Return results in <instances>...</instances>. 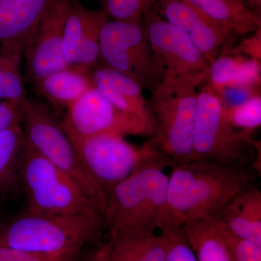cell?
Here are the masks:
<instances>
[{
	"label": "cell",
	"mask_w": 261,
	"mask_h": 261,
	"mask_svg": "<svg viewBox=\"0 0 261 261\" xmlns=\"http://www.w3.org/2000/svg\"><path fill=\"white\" fill-rule=\"evenodd\" d=\"M260 61L228 51L210 65L205 81L216 92L231 85L260 87Z\"/></svg>",
	"instance_id": "obj_21"
},
{
	"label": "cell",
	"mask_w": 261,
	"mask_h": 261,
	"mask_svg": "<svg viewBox=\"0 0 261 261\" xmlns=\"http://www.w3.org/2000/svg\"><path fill=\"white\" fill-rule=\"evenodd\" d=\"M234 54L240 55L260 61L261 60V28L252 33V35L240 41L237 47L233 46L228 50Z\"/></svg>",
	"instance_id": "obj_32"
},
{
	"label": "cell",
	"mask_w": 261,
	"mask_h": 261,
	"mask_svg": "<svg viewBox=\"0 0 261 261\" xmlns=\"http://www.w3.org/2000/svg\"><path fill=\"white\" fill-rule=\"evenodd\" d=\"M22 109L20 104L3 100L0 103V133L22 125Z\"/></svg>",
	"instance_id": "obj_31"
},
{
	"label": "cell",
	"mask_w": 261,
	"mask_h": 261,
	"mask_svg": "<svg viewBox=\"0 0 261 261\" xmlns=\"http://www.w3.org/2000/svg\"><path fill=\"white\" fill-rule=\"evenodd\" d=\"M92 84L118 109L140 120L155 137L157 125L143 89L135 81L106 65L98 64L90 70Z\"/></svg>",
	"instance_id": "obj_15"
},
{
	"label": "cell",
	"mask_w": 261,
	"mask_h": 261,
	"mask_svg": "<svg viewBox=\"0 0 261 261\" xmlns=\"http://www.w3.org/2000/svg\"><path fill=\"white\" fill-rule=\"evenodd\" d=\"M191 160L253 168L256 142L252 134L228 122L219 95L205 80L200 84Z\"/></svg>",
	"instance_id": "obj_4"
},
{
	"label": "cell",
	"mask_w": 261,
	"mask_h": 261,
	"mask_svg": "<svg viewBox=\"0 0 261 261\" xmlns=\"http://www.w3.org/2000/svg\"><path fill=\"white\" fill-rule=\"evenodd\" d=\"M217 222L231 261H261L260 246L237 236L220 224L219 221Z\"/></svg>",
	"instance_id": "obj_27"
},
{
	"label": "cell",
	"mask_w": 261,
	"mask_h": 261,
	"mask_svg": "<svg viewBox=\"0 0 261 261\" xmlns=\"http://www.w3.org/2000/svg\"><path fill=\"white\" fill-rule=\"evenodd\" d=\"M176 165L166 157L146 163L108 194L105 219L111 234L155 232L167 199L165 168Z\"/></svg>",
	"instance_id": "obj_3"
},
{
	"label": "cell",
	"mask_w": 261,
	"mask_h": 261,
	"mask_svg": "<svg viewBox=\"0 0 261 261\" xmlns=\"http://www.w3.org/2000/svg\"><path fill=\"white\" fill-rule=\"evenodd\" d=\"M171 168L159 230L180 228L190 221L212 217L255 179L252 168L214 161L190 160Z\"/></svg>",
	"instance_id": "obj_1"
},
{
	"label": "cell",
	"mask_w": 261,
	"mask_h": 261,
	"mask_svg": "<svg viewBox=\"0 0 261 261\" xmlns=\"http://www.w3.org/2000/svg\"><path fill=\"white\" fill-rule=\"evenodd\" d=\"M237 236L261 247V192L250 185L212 216Z\"/></svg>",
	"instance_id": "obj_17"
},
{
	"label": "cell",
	"mask_w": 261,
	"mask_h": 261,
	"mask_svg": "<svg viewBox=\"0 0 261 261\" xmlns=\"http://www.w3.org/2000/svg\"><path fill=\"white\" fill-rule=\"evenodd\" d=\"M2 101H3V100H2V99H0V103H1V102H2Z\"/></svg>",
	"instance_id": "obj_35"
},
{
	"label": "cell",
	"mask_w": 261,
	"mask_h": 261,
	"mask_svg": "<svg viewBox=\"0 0 261 261\" xmlns=\"http://www.w3.org/2000/svg\"><path fill=\"white\" fill-rule=\"evenodd\" d=\"M160 231L167 240V261H198L181 228Z\"/></svg>",
	"instance_id": "obj_28"
},
{
	"label": "cell",
	"mask_w": 261,
	"mask_h": 261,
	"mask_svg": "<svg viewBox=\"0 0 261 261\" xmlns=\"http://www.w3.org/2000/svg\"><path fill=\"white\" fill-rule=\"evenodd\" d=\"M22 56L0 49V99L20 104L27 97L20 72Z\"/></svg>",
	"instance_id": "obj_24"
},
{
	"label": "cell",
	"mask_w": 261,
	"mask_h": 261,
	"mask_svg": "<svg viewBox=\"0 0 261 261\" xmlns=\"http://www.w3.org/2000/svg\"><path fill=\"white\" fill-rule=\"evenodd\" d=\"M87 261H113L107 243L103 244L92 252Z\"/></svg>",
	"instance_id": "obj_33"
},
{
	"label": "cell",
	"mask_w": 261,
	"mask_h": 261,
	"mask_svg": "<svg viewBox=\"0 0 261 261\" xmlns=\"http://www.w3.org/2000/svg\"><path fill=\"white\" fill-rule=\"evenodd\" d=\"M197 87L181 80H163L151 92L149 104L157 125L152 140L159 150L176 164L192 159Z\"/></svg>",
	"instance_id": "obj_6"
},
{
	"label": "cell",
	"mask_w": 261,
	"mask_h": 261,
	"mask_svg": "<svg viewBox=\"0 0 261 261\" xmlns=\"http://www.w3.org/2000/svg\"><path fill=\"white\" fill-rule=\"evenodd\" d=\"M108 20L104 10L87 9L79 0H72L63 32V53L68 65L91 70L100 63L99 38Z\"/></svg>",
	"instance_id": "obj_14"
},
{
	"label": "cell",
	"mask_w": 261,
	"mask_h": 261,
	"mask_svg": "<svg viewBox=\"0 0 261 261\" xmlns=\"http://www.w3.org/2000/svg\"><path fill=\"white\" fill-rule=\"evenodd\" d=\"M228 122L236 129L253 134L261 125V96H254L235 107L225 108Z\"/></svg>",
	"instance_id": "obj_25"
},
{
	"label": "cell",
	"mask_w": 261,
	"mask_h": 261,
	"mask_svg": "<svg viewBox=\"0 0 261 261\" xmlns=\"http://www.w3.org/2000/svg\"><path fill=\"white\" fill-rule=\"evenodd\" d=\"M25 144L22 125L0 133V200L20 190V168Z\"/></svg>",
	"instance_id": "obj_22"
},
{
	"label": "cell",
	"mask_w": 261,
	"mask_h": 261,
	"mask_svg": "<svg viewBox=\"0 0 261 261\" xmlns=\"http://www.w3.org/2000/svg\"><path fill=\"white\" fill-rule=\"evenodd\" d=\"M78 256L40 253L0 245V261H76Z\"/></svg>",
	"instance_id": "obj_29"
},
{
	"label": "cell",
	"mask_w": 261,
	"mask_h": 261,
	"mask_svg": "<svg viewBox=\"0 0 261 261\" xmlns=\"http://www.w3.org/2000/svg\"><path fill=\"white\" fill-rule=\"evenodd\" d=\"M25 138L38 152L68 174L98 210L106 214L108 198L84 168L69 137L44 105L28 97L20 103Z\"/></svg>",
	"instance_id": "obj_7"
},
{
	"label": "cell",
	"mask_w": 261,
	"mask_h": 261,
	"mask_svg": "<svg viewBox=\"0 0 261 261\" xmlns=\"http://www.w3.org/2000/svg\"><path fill=\"white\" fill-rule=\"evenodd\" d=\"M207 18L238 37L261 28L260 15L249 10L240 0H186Z\"/></svg>",
	"instance_id": "obj_20"
},
{
	"label": "cell",
	"mask_w": 261,
	"mask_h": 261,
	"mask_svg": "<svg viewBox=\"0 0 261 261\" xmlns=\"http://www.w3.org/2000/svg\"><path fill=\"white\" fill-rule=\"evenodd\" d=\"M72 0H56L27 39L25 70L33 84L68 66L63 53V32Z\"/></svg>",
	"instance_id": "obj_12"
},
{
	"label": "cell",
	"mask_w": 261,
	"mask_h": 261,
	"mask_svg": "<svg viewBox=\"0 0 261 261\" xmlns=\"http://www.w3.org/2000/svg\"><path fill=\"white\" fill-rule=\"evenodd\" d=\"M249 10L260 15L261 0H240Z\"/></svg>",
	"instance_id": "obj_34"
},
{
	"label": "cell",
	"mask_w": 261,
	"mask_h": 261,
	"mask_svg": "<svg viewBox=\"0 0 261 261\" xmlns=\"http://www.w3.org/2000/svg\"><path fill=\"white\" fill-rule=\"evenodd\" d=\"M20 183L27 201L25 211L31 214L100 212L74 180L39 153L27 140L20 164Z\"/></svg>",
	"instance_id": "obj_5"
},
{
	"label": "cell",
	"mask_w": 261,
	"mask_h": 261,
	"mask_svg": "<svg viewBox=\"0 0 261 261\" xmlns=\"http://www.w3.org/2000/svg\"><path fill=\"white\" fill-rule=\"evenodd\" d=\"M159 0H101L102 9L113 20L142 22L145 12Z\"/></svg>",
	"instance_id": "obj_26"
},
{
	"label": "cell",
	"mask_w": 261,
	"mask_h": 261,
	"mask_svg": "<svg viewBox=\"0 0 261 261\" xmlns=\"http://www.w3.org/2000/svg\"><path fill=\"white\" fill-rule=\"evenodd\" d=\"M107 244L113 261H167L168 242L161 232L112 233Z\"/></svg>",
	"instance_id": "obj_19"
},
{
	"label": "cell",
	"mask_w": 261,
	"mask_h": 261,
	"mask_svg": "<svg viewBox=\"0 0 261 261\" xmlns=\"http://www.w3.org/2000/svg\"><path fill=\"white\" fill-rule=\"evenodd\" d=\"M115 133H103L71 141L89 176L107 196L142 165L167 157L153 140L136 146Z\"/></svg>",
	"instance_id": "obj_9"
},
{
	"label": "cell",
	"mask_w": 261,
	"mask_h": 261,
	"mask_svg": "<svg viewBox=\"0 0 261 261\" xmlns=\"http://www.w3.org/2000/svg\"><path fill=\"white\" fill-rule=\"evenodd\" d=\"M100 63L152 92L161 83L164 65L149 44L142 22L108 20L99 38Z\"/></svg>",
	"instance_id": "obj_8"
},
{
	"label": "cell",
	"mask_w": 261,
	"mask_h": 261,
	"mask_svg": "<svg viewBox=\"0 0 261 261\" xmlns=\"http://www.w3.org/2000/svg\"><path fill=\"white\" fill-rule=\"evenodd\" d=\"M182 231L198 261H231L217 221L202 218L184 225Z\"/></svg>",
	"instance_id": "obj_23"
},
{
	"label": "cell",
	"mask_w": 261,
	"mask_h": 261,
	"mask_svg": "<svg viewBox=\"0 0 261 261\" xmlns=\"http://www.w3.org/2000/svg\"><path fill=\"white\" fill-rule=\"evenodd\" d=\"M56 0H0V49L23 56L27 39Z\"/></svg>",
	"instance_id": "obj_16"
},
{
	"label": "cell",
	"mask_w": 261,
	"mask_h": 261,
	"mask_svg": "<svg viewBox=\"0 0 261 261\" xmlns=\"http://www.w3.org/2000/svg\"><path fill=\"white\" fill-rule=\"evenodd\" d=\"M161 16L180 29L213 63L235 45L239 37L221 28L186 0H159Z\"/></svg>",
	"instance_id": "obj_13"
},
{
	"label": "cell",
	"mask_w": 261,
	"mask_h": 261,
	"mask_svg": "<svg viewBox=\"0 0 261 261\" xmlns=\"http://www.w3.org/2000/svg\"><path fill=\"white\" fill-rule=\"evenodd\" d=\"M61 125L70 141L103 133L154 137L148 127L118 109L94 86L68 108Z\"/></svg>",
	"instance_id": "obj_11"
},
{
	"label": "cell",
	"mask_w": 261,
	"mask_h": 261,
	"mask_svg": "<svg viewBox=\"0 0 261 261\" xmlns=\"http://www.w3.org/2000/svg\"><path fill=\"white\" fill-rule=\"evenodd\" d=\"M149 44L164 65L163 80L202 84L210 63L186 34L161 16L157 3L143 15Z\"/></svg>",
	"instance_id": "obj_10"
},
{
	"label": "cell",
	"mask_w": 261,
	"mask_h": 261,
	"mask_svg": "<svg viewBox=\"0 0 261 261\" xmlns=\"http://www.w3.org/2000/svg\"><path fill=\"white\" fill-rule=\"evenodd\" d=\"M106 226L99 211L63 215L25 212L0 226V245L51 254L80 255Z\"/></svg>",
	"instance_id": "obj_2"
},
{
	"label": "cell",
	"mask_w": 261,
	"mask_h": 261,
	"mask_svg": "<svg viewBox=\"0 0 261 261\" xmlns=\"http://www.w3.org/2000/svg\"><path fill=\"white\" fill-rule=\"evenodd\" d=\"M225 108H231L247 102L260 94V87L249 85H231L216 92Z\"/></svg>",
	"instance_id": "obj_30"
},
{
	"label": "cell",
	"mask_w": 261,
	"mask_h": 261,
	"mask_svg": "<svg viewBox=\"0 0 261 261\" xmlns=\"http://www.w3.org/2000/svg\"><path fill=\"white\" fill-rule=\"evenodd\" d=\"M36 92L58 107L68 109L93 87L90 70L68 65L34 84Z\"/></svg>",
	"instance_id": "obj_18"
}]
</instances>
